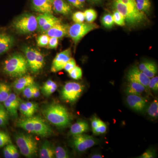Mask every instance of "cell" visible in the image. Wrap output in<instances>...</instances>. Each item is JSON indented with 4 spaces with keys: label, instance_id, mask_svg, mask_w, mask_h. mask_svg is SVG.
Wrapping results in <instances>:
<instances>
[{
    "label": "cell",
    "instance_id": "obj_1",
    "mask_svg": "<svg viewBox=\"0 0 158 158\" xmlns=\"http://www.w3.org/2000/svg\"><path fill=\"white\" fill-rule=\"evenodd\" d=\"M113 6L123 15L129 25L138 26L147 21L146 15L137 9L135 0H113Z\"/></svg>",
    "mask_w": 158,
    "mask_h": 158
},
{
    "label": "cell",
    "instance_id": "obj_2",
    "mask_svg": "<svg viewBox=\"0 0 158 158\" xmlns=\"http://www.w3.org/2000/svg\"><path fill=\"white\" fill-rule=\"evenodd\" d=\"M42 113L48 121L57 127H65L70 123V114L62 105L52 104L44 108Z\"/></svg>",
    "mask_w": 158,
    "mask_h": 158
},
{
    "label": "cell",
    "instance_id": "obj_3",
    "mask_svg": "<svg viewBox=\"0 0 158 158\" xmlns=\"http://www.w3.org/2000/svg\"><path fill=\"white\" fill-rule=\"evenodd\" d=\"M27 59L20 54H14L4 62V72L12 77H19L24 75L28 70Z\"/></svg>",
    "mask_w": 158,
    "mask_h": 158
},
{
    "label": "cell",
    "instance_id": "obj_4",
    "mask_svg": "<svg viewBox=\"0 0 158 158\" xmlns=\"http://www.w3.org/2000/svg\"><path fill=\"white\" fill-rule=\"evenodd\" d=\"M18 126L29 132L37 134L42 137L50 135L52 133V129L40 117H30L20 121Z\"/></svg>",
    "mask_w": 158,
    "mask_h": 158
},
{
    "label": "cell",
    "instance_id": "obj_5",
    "mask_svg": "<svg viewBox=\"0 0 158 158\" xmlns=\"http://www.w3.org/2000/svg\"><path fill=\"white\" fill-rule=\"evenodd\" d=\"M12 27L20 34H31L38 28L37 18L30 13L22 15L13 21Z\"/></svg>",
    "mask_w": 158,
    "mask_h": 158
},
{
    "label": "cell",
    "instance_id": "obj_6",
    "mask_svg": "<svg viewBox=\"0 0 158 158\" xmlns=\"http://www.w3.org/2000/svg\"><path fill=\"white\" fill-rule=\"evenodd\" d=\"M15 139L20 151L26 157H33L37 153V143L32 136L20 133L15 135Z\"/></svg>",
    "mask_w": 158,
    "mask_h": 158
},
{
    "label": "cell",
    "instance_id": "obj_7",
    "mask_svg": "<svg viewBox=\"0 0 158 158\" xmlns=\"http://www.w3.org/2000/svg\"><path fill=\"white\" fill-rule=\"evenodd\" d=\"M98 28V26L93 23H75L69 27L67 34L77 44L86 34Z\"/></svg>",
    "mask_w": 158,
    "mask_h": 158
},
{
    "label": "cell",
    "instance_id": "obj_8",
    "mask_svg": "<svg viewBox=\"0 0 158 158\" xmlns=\"http://www.w3.org/2000/svg\"><path fill=\"white\" fill-rule=\"evenodd\" d=\"M84 89V86L80 83L67 82L62 89L61 92L62 98L68 102H74L81 95Z\"/></svg>",
    "mask_w": 158,
    "mask_h": 158
},
{
    "label": "cell",
    "instance_id": "obj_9",
    "mask_svg": "<svg viewBox=\"0 0 158 158\" xmlns=\"http://www.w3.org/2000/svg\"><path fill=\"white\" fill-rule=\"evenodd\" d=\"M96 140L92 136L80 134L74 135L72 144L77 151L82 152L86 151L96 144Z\"/></svg>",
    "mask_w": 158,
    "mask_h": 158
},
{
    "label": "cell",
    "instance_id": "obj_10",
    "mask_svg": "<svg viewBox=\"0 0 158 158\" xmlns=\"http://www.w3.org/2000/svg\"><path fill=\"white\" fill-rule=\"evenodd\" d=\"M71 50L70 48L59 53L53 61L51 67V71L56 73L64 69V66L71 58Z\"/></svg>",
    "mask_w": 158,
    "mask_h": 158
},
{
    "label": "cell",
    "instance_id": "obj_11",
    "mask_svg": "<svg viewBox=\"0 0 158 158\" xmlns=\"http://www.w3.org/2000/svg\"><path fill=\"white\" fill-rule=\"evenodd\" d=\"M128 81L140 83L146 88L148 87L150 79L136 65L133 66L129 70L127 75Z\"/></svg>",
    "mask_w": 158,
    "mask_h": 158
},
{
    "label": "cell",
    "instance_id": "obj_12",
    "mask_svg": "<svg viewBox=\"0 0 158 158\" xmlns=\"http://www.w3.org/2000/svg\"><path fill=\"white\" fill-rule=\"evenodd\" d=\"M31 5L34 11L40 13H53V0H31Z\"/></svg>",
    "mask_w": 158,
    "mask_h": 158
},
{
    "label": "cell",
    "instance_id": "obj_13",
    "mask_svg": "<svg viewBox=\"0 0 158 158\" xmlns=\"http://www.w3.org/2000/svg\"><path fill=\"white\" fill-rule=\"evenodd\" d=\"M127 102L131 109L137 112L143 111L147 105L146 99L135 94H127Z\"/></svg>",
    "mask_w": 158,
    "mask_h": 158
},
{
    "label": "cell",
    "instance_id": "obj_14",
    "mask_svg": "<svg viewBox=\"0 0 158 158\" xmlns=\"http://www.w3.org/2000/svg\"><path fill=\"white\" fill-rule=\"evenodd\" d=\"M23 51L26 56L28 65L32 73L38 72L37 69V50L30 47H25Z\"/></svg>",
    "mask_w": 158,
    "mask_h": 158
},
{
    "label": "cell",
    "instance_id": "obj_15",
    "mask_svg": "<svg viewBox=\"0 0 158 158\" xmlns=\"http://www.w3.org/2000/svg\"><path fill=\"white\" fill-rule=\"evenodd\" d=\"M3 103L8 113L13 117H17L20 105L19 99L17 95L15 94H10L8 98Z\"/></svg>",
    "mask_w": 158,
    "mask_h": 158
},
{
    "label": "cell",
    "instance_id": "obj_16",
    "mask_svg": "<svg viewBox=\"0 0 158 158\" xmlns=\"http://www.w3.org/2000/svg\"><path fill=\"white\" fill-rule=\"evenodd\" d=\"M68 29V26L59 23L54 26L46 32L45 34H47L50 37H56L58 39H60L67 35Z\"/></svg>",
    "mask_w": 158,
    "mask_h": 158
},
{
    "label": "cell",
    "instance_id": "obj_17",
    "mask_svg": "<svg viewBox=\"0 0 158 158\" xmlns=\"http://www.w3.org/2000/svg\"><path fill=\"white\" fill-rule=\"evenodd\" d=\"M34 83L33 77L30 75H24L19 77L14 82L13 88L15 91L17 92L23 91L26 88Z\"/></svg>",
    "mask_w": 158,
    "mask_h": 158
},
{
    "label": "cell",
    "instance_id": "obj_18",
    "mask_svg": "<svg viewBox=\"0 0 158 158\" xmlns=\"http://www.w3.org/2000/svg\"><path fill=\"white\" fill-rule=\"evenodd\" d=\"M14 39L12 36L6 33L0 34V56L9 51L13 46Z\"/></svg>",
    "mask_w": 158,
    "mask_h": 158
},
{
    "label": "cell",
    "instance_id": "obj_19",
    "mask_svg": "<svg viewBox=\"0 0 158 158\" xmlns=\"http://www.w3.org/2000/svg\"><path fill=\"white\" fill-rule=\"evenodd\" d=\"M53 9L57 13L66 15L72 12L71 7L65 0H53Z\"/></svg>",
    "mask_w": 158,
    "mask_h": 158
},
{
    "label": "cell",
    "instance_id": "obj_20",
    "mask_svg": "<svg viewBox=\"0 0 158 158\" xmlns=\"http://www.w3.org/2000/svg\"><path fill=\"white\" fill-rule=\"evenodd\" d=\"M138 68L149 78L155 77L157 73L158 69L155 63L151 61L142 62Z\"/></svg>",
    "mask_w": 158,
    "mask_h": 158
},
{
    "label": "cell",
    "instance_id": "obj_21",
    "mask_svg": "<svg viewBox=\"0 0 158 158\" xmlns=\"http://www.w3.org/2000/svg\"><path fill=\"white\" fill-rule=\"evenodd\" d=\"M146 87L140 83L135 82H129L125 89L126 93L127 94H135L141 95L146 90Z\"/></svg>",
    "mask_w": 158,
    "mask_h": 158
},
{
    "label": "cell",
    "instance_id": "obj_22",
    "mask_svg": "<svg viewBox=\"0 0 158 158\" xmlns=\"http://www.w3.org/2000/svg\"><path fill=\"white\" fill-rule=\"evenodd\" d=\"M89 129V125L87 122L78 121L71 126L70 127V133L73 135H80L87 131Z\"/></svg>",
    "mask_w": 158,
    "mask_h": 158
},
{
    "label": "cell",
    "instance_id": "obj_23",
    "mask_svg": "<svg viewBox=\"0 0 158 158\" xmlns=\"http://www.w3.org/2000/svg\"><path fill=\"white\" fill-rule=\"evenodd\" d=\"M40 156L41 158L55 157V149L48 141H46L43 144L40 149Z\"/></svg>",
    "mask_w": 158,
    "mask_h": 158
},
{
    "label": "cell",
    "instance_id": "obj_24",
    "mask_svg": "<svg viewBox=\"0 0 158 158\" xmlns=\"http://www.w3.org/2000/svg\"><path fill=\"white\" fill-rule=\"evenodd\" d=\"M136 7L139 11L145 14H149L151 9V3L150 0H135Z\"/></svg>",
    "mask_w": 158,
    "mask_h": 158
},
{
    "label": "cell",
    "instance_id": "obj_25",
    "mask_svg": "<svg viewBox=\"0 0 158 158\" xmlns=\"http://www.w3.org/2000/svg\"><path fill=\"white\" fill-rule=\"evenodd\" d=\"M10 86L4 83H0V103L4 102L11 94Z\"/></svg>",
    "mask_w": 158,
    "mask_h": 158
},
{
    "label": "cell",
    "instance_id": "obj_26",
    "mask_svg": "<svg viewBox=\"0 0 158 158\" xmlns=\"http://www.w3.org/2000/svg\"><path fill=\"white\" fill-rule=\"evenodd\" d=\"M52 14L49 13H41L37 17V25H38V28L44 25L48 22L55 18Z\"/></svg>",
    "mask_w": 158,
    "mask_h": 158
},
{
    "label": "cell",
    "instance_id": "obj_27",
    "mask_svg": "<svg viewBox=\"0 0 158 158\" xmlns=\"http://www.w3.org/2000/svg\"><path fill=\"white\" fill-rule=\"evenodd\" d=\"M59 23H61V20L58 18L55 17L49 21L39 29V31L41 33H45L50 29L53 27L54 26L56 25L57 24Z\"/></svg>",
    "mask_w": 158,
    "mask_h": 158
},
{
    "label": "cell",
    "instance_id": "obj_28",
    "mask_svg": "<svg viewBox=\"0 0 158 158\" xmlns=\"http://www.w3.org/2000/svg\"><path fill=\"white\" fill-rule=\"evenodd\" d=\"M148 113L150 117L157 118L158 116V101L156 99L150 105L147 110Z\"/></svg>",
    "mask_w": 158,
    "mask_h": 158
},
{
    "label": "cell",
    "instance_id": "obj_29",
    "mask_svg": "<svg viewBox=\"0 0 158 158\" xmlns=\"http://www.w3.org/2000/svg\"><path fill=\"white\" fill-rule=\"evenodd\" d=\"M102 23L106 28L110 29L113 27L115 23L113 21V15L110 14H106L102 17Z\"/></svg>",
    "mask_w": 158,
    "mask_h": 158
},
{
    "label": "cell",
    "instance_id": "obj_30",
    "mask_svg": "<svg viewBox=\"0 0 158 158\" xmlns=\"http://www.w3.org/2000/svg\"><path fill=\"white\" fill-rule=\"evenodd\" d=\"M85 20L88 23H93L97 17V13L93 9H88L84 11Z\"/></svg>",
    "mask_w": 158,
    "mask_h": 158
},
{
    "label": "cell",
    "instance_id": "obj_31",
    "mask_svg": "<svg viewBox=\"0 0 158 158\" xmlns=\"http://www.w3.org/2000/svg\"><path fill=\"white\" fill-rule=\"evenodd\" d=\"M112 15H113L114 22L116 24L119 26H124L125 25V20L124 17L117 10H114Z\"/></svg>",
    "mask_w": 158,
    "mask_h": 158
},
{
    "label": "cell",
    "instance_id": "obj_32",
    "mask_svg": "<svg viewBox=\"0 0 158 158\" xmlns=\"http://www.w3.org/2000/svg\"><path fill=\"white\" fill-rule=\"evenodd\" d=\"M69 76L72 78L78 80L82 78V71L81 69L78 66H76L68 73Z\"/></svg>",
    "mask_w": 158,
    "mask_h": 158
},
{
    "label": "cell",
    "instance_id": "obj_33",
    "mask_svg": "<svg viewBox=\"0 0 158 158\" xmlns=\"http://www.w3.org/2000/svg\"><path fill=\"white\" fill-rule=\"evenodd\" d=\"M11 138L7 133L0 131V148L11 144Z\"/></svg>",
    "mask_w": 158,
    "mask_h": 158
},
{
    "label": "cell",
    "instance_id": "obj_34",
    "mask_svg": "<svg viewBox=\"0 0 158 158\" xmlns=\"http://www.w3.org/2000/svg\"><path fill=\"white\" fill-rule=\"evenodd\" d=\"M9 113L4 106L0 108V127L5 126L8 123Z\"/></svg>",
    "mask_w": 158,
    "mask_h": 158
},
{
    "label": "cell",
    "instance_id": "obj_35",
    "mask_svg": "<svg viewBox=\"0 0 158 158\" xmlns=\"http://www.w3.org/2000/svg\"><path fill=\"white\" fill-rule=\"evenodd\" d=\"M50 37L46 34H42L37 38V44L40 47H44L48 45Z\"/></svg>",
    "mask_w": 158,
    "mask_h": 158
},
{
    "label": "cell",
    "instance_id": "obj_36",
    "mask_svg": "<svg viewBox=\"0 0 158 158\" xmlns=\"http://www.w3.org/2000/svg\"><path fill=\"white\" fill-rule=\"evenodd\" d=\"M55 156L56 158H69V156L66 151L61 146H58L55 148Z\"/></svg>",
    "mask_w": 158,
    "mask_h": 158
},
{
    "label": "cell",
    "instance_id": "obj_37",
    "mask_svg": "<svg viewBox=\"0 0 158 158\" xmlns=\"http://www.w3.org/2000/svg\"><path fill=\"white\" fill-rule=\"evenodd\" d=\"M20 111L27 117H30L33 116L34 113L32 112L28 107L26 105L25 102H22L20 103L19 106Z\"/></svg>",
    "mask_w": 158,
    "mask_h": 158
},
{
    "label": "cell",
    "instance_id": "obj_38",
    "mask_svg": "<svg viewBox=\"0 0 158 158\" xmlns=\"http://www.w3.org/2000/svg\"><path fill=\"white\" fill-rule=\"evenodd\" d=\"M72 19L75 23H84L85 20V15L84 12L78 11L75 12L72 15Z\"/></svg>",
    "mask_w": 158,
    "mask_h": 158
},
{
    "label": "cell",
    "instance_id": "obj_39",
    "mask_svg": "<svg viewBox=\"0 0 158 158\" xmlns=\"http://www.w3.org/2000/svg\"><path fill=\"white\" fill-rule=\"evenodd\" d=\"M34 85L35 84L34 83L33 85L28 86L23 90V95L26 98L28 99L33 98Z\"/></svg>",
    "mask_w": 158,
    "mask_h": 158
},
{
    "label": "cell",
    "instance_id": "obj_40",
    "mask_svg": "<svg viewBox=\"0 0 158 158\" xmlns=\"http://www.w3.org/2000/svg\"><path fill=\"white\" fill-rule=\"evenodd\" d=\"M148 87L154 91H157L158 90V77L155 76L150 79Z\"/></svg>",
    "mask_w": 158,
    "mask_h": 158
},
{
    "label": "cell",
    "instance_id": "obj_41",
    "mask_svg": "<svg viewBox=\"0 0 158 158\" xmlns=\"http://www.w3.org/2000/svg\"><path fill=\"white\" fill-rule=\"evenodd\" d=\"M107 126L105 123L102 121L101 124L95 129L93 130V132L95 135H101L104 134L106 131Z\"/></svg>",
    "mask_w": 158,
    "mask_h": 158
},
{
    "label": "cell",
    "instance_id": "obj_42",
    "mask_svg": "<svg viewBox=\"0 0 158 158\" xmlns=\"http://www.w3.org/2000/svg\"><path fill=\"white\" fill-rule=\"evenodd\" d=\"M76 66V62L73 58H71L64 67V69L67 72H69L72 69H73Z\"/></svg>",
    "mask_w": 158,
    "mask_h": 158
},
{
    "label": "cell",
    "instance_id": "obj_43",
    "mask_svg": "<svg viewBox=\"0 0 158 158\" xmlns=\"http://www.w3.org/2000/svg\"><path fill=\"white\" fill-rule=\"evenodd\" d=\"M12 144H9L5 146L4 149V156L6 158H13L12 153Z\"/></svg>",
    "mask_w": 158,
    "mask_h": 158
},
{
    "label": "cell",
    "instance_id": "obj_44",
    "mask_svg": "<svg viewBox=\"0 0 158 158\" xmlns=\"http://www.w3.org/2000/svg\"><path fill=\"white\" fill-rule=\"evenodd\" d=\"M59 44V39L56 37H50L48 44V48L50 49H56Z\"/></svg>",
    "mask_w": 158,
    "mask_h": 158
},
{
    "label": "cell",
    "instance_id": "obj_45",
    "mask_svg": "<svg viewBox=\"0 0 158 158\" xmlns=\"http://www.w3.org/2000/svg\"><path fill=\"white\" fill-rule=\"evenodd\" d=\"M156 156L155 152L153 149H148L146 151L142 154L141 156H139V158H153Z\"/></svg>",
    "mask_w": 158,
    "mask_h": 158
},
{
    "label": "cell",
    "instance_id": "obj_46",
    "mask_svg": "<svg viewBox=\"0 0 158 158\" xmlns=\"http://www.w3.org/2000/svg\"><path fill=\"white\" fill-rule=\"evenodd\" d=\"M67 1L71 5L77 9H81L84 7L83 3H81L79 0H67Z\"/></svg>",
    "mask_w": 158,
    "mask_h": 158
},
{
    "label": "cell",
    "instance_id": "obj_47",
    "mask_svg": "<svg viewBox=\"0 0 158 158\" xmlns=\"http://www.w3.org/2000/svg\"><path fill=\"white\" fill-rule=\"evenodd\" d=\"M55 82L51 80H49L44 83L42 88L43 93L44 94L49 88H51Z\"/></svg>",
    "mask_w": 158,
    "mask_h": 158
},
{
    "label": "cell",
    "instance_id": "obj_48",
    "mask_svg": "<svg viewBox=\"0 0 158 158\" xmlns=\"http://www.w3.org/2000/svg\"><path fill=\"white\" fill-rule=\"evenodd\" d=\"M57 88H58V86H57V84L55 83L50 88H49L48 90H47L44 94L46 96H50L56 91V90H57Z\"/></svg>",
    "mask_w": 158,
    "mask_h": 158
},
{
    "label": "cell",
    "instance_id": "obj_49",
    "mask_svg": "<svg viewBox=\"0 0 158 158\" xmlns=\"http://www.w3.org/2000/svg\"><path fill=\"white\" fill-rule=\"evenodd\" d=\"M26 105L28 107L29 109H30L32 111L35 113L36 110H37L38 108V106L36 103L33 102H25Z\"/></svg>",
    "mask_w": 158,
    "mask_h": 158
},
{
    "label": "cell",
    "instance_id": "obj_50",
    "mask_svg": "<svg viewBox=\"0 0 158 158\" xmlns=\"http://www.w3.org/2000/svg\"><path fill=\"white\" fill-rule=\"evenodd\" d=\"M101 120L98 118H94L91 121V127L92 130L95 129L102 122Z\"/></svg>",
    "mask_w": 158,
    "mask_h": 158
},
{
    "label": "cell",
    "instance_id": "obj_51",
    "mask_svg": "<svg viewBox=\"0 0 158 158\" xmlns=\"http://www.w3.org/2000/svg\"><path fill=\"white\" fill-rule=\"evenodd\" d=\"M12 153L13 158H17L19 157V154L16 147L13 144H12Z\"/></svg>",
    "mask_w": 158,
    "mask_h": 158
},
{
    "label": "cell",
    "instance_id": "obj_52",
    "mask_svg": "<svg viewBox=\"0 0 158 158\" xmlns=\"http://www.w3.org/2000/svg\"><path fill=\"white\" fill-rule=\"evenodd\" d=\"M40 95V93L39 88L38 86L36 85H34V93H33V98H38Z\"/></svg>",
    "mask_w": 158,
    "mask_h": 158
},
{
    "label": "cell",
    "instance_id": "obj_53",
    "mask_svg": "<svg viewBox=\"0 0 158 158\" xmlns=\"http://www.w3.org/2000/svg\"><path fill=\"white\" fill-rule=\"evenodd\" d=\"M102 156L101 155L99 154H94L90 156V158H102Z\"/></svg>",
    "mask_w": 158,
    "mask_h": 158
},
{
    "label": "cell",
    "instance_id": "obj_54",
    "mask_svg": "<svg viewBox=\"0 0 158 158\" xmlns=\"http://www.w3.org/2000/svg\"><path fill=\"white\" fill-rule=\"evenodd\" d=\"M90 1H92V2H101L102 0H90Z\"/></svg>",
    "mask_w": 158,
    "mask_h": 158
},
{
    "label": "cell",
    "instance_id": "obj_55",
    "mask_svg": "<svg viewBox=\"0 0 158 158\" xmlns=\"http://www.w3.org/2000/svg\"><path fill=\"white\" fill-rule=\"evenodd\" d=\"M81 3H83L84 4V3L85 2V1L86 0H79Z\"/></svg>",
    "mask_w": 158,
    "mask_h": 158
}]
</instances>
